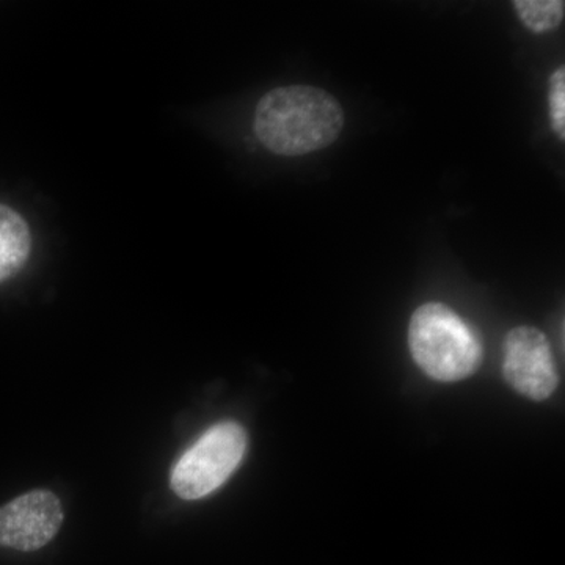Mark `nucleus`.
Returning a JSON list of instances; mask_svg holds the SVG:
<instances>
[{"instance_id": "obj_1", "label": "nucleus", "mask_w": 565, "mask_h": 565, "mask_svg": "<svg viewBox=\"0 0 565 565\" xmlns=\"http://www.w3.org/2000/svg\"><path fill=\"white\" fill-rule=\"evenodd\" d=\"M344 122L343 106L329 92L311 85H286L259 99L253 128L267 150L297 158L333 145Z\"/></svg>"}, {"instance_id": "obj_2", "label": "nucleus", "mask_w": 565, "mask_h": 565, "mask_svg": "<svg viewBox=\"0 0 565 565\" xmlns=\"http://www.w3.org/2000/svg\"><path fill=\"white\" fill-rule=\"evenodd\" d=\"M408 345L416 364L438 382L470 377L482 363V344L475 330L444 303L416 308L408 326Z\"/></svg>"}, {"instance_id": "obj_3", "label": "nucleus", "mask_w": 565, "mask_h": 565, "mask_svg": "<svg viewBox=\"0 0 565 565\" xmlns=\"http://www.w3.org/2000/svg\"><path fill=\"white\" fill-rule=\"evenodd\" d=\"M247 433L241 424H215L180 457L170 486L182 500H200L221 489L243 462Z\"/></svg>"}, {"instance_id": "obj_4", "label": "nucleus", "mask_w": 565, "mask_h": 565, "mask_svg": "<svg viewBox=\"0 0 565 565\" xmlns=\"http://www.w3.org/2000/svg\"><path fill=\"white\" fill-rule=\"evenodd\" d=\"M503 375L511 388L533 401L556 392L559 374L548 340L534 327H515L505 334Z\"/></svg>"}, {"instance_id": "obj_5", "label": "nucleus", "mask_w": 565, "mask_h": 565, "mask_svg": "<svg viewBox=\"0 0 565 565\" xmlns=\"http://www.w3.org/2000/svg\"><path fill=\"white\" fill-rule=\"evenodd\" d=\"M61 500L47 490H33L0 508V546L36 552L61 531Z\"/></svg>"}, {"instance_id": "obj_6", "label": "nucleus", "mask_w": 565, "mask_h": 565, "mask_svg": "<svg viewBox=\"0 0 565 565\" xmlns=\"http://www.w3.org/2000/svg\"><path fill=\"white\" fill-rule=\"evenodd\" d=\"M31 250L32 237L28 222L20 212L0 204V282L20 273Z\"/></svg>"}, {"instance_id": "obj_7", "label": "nucleus", "mask_w": 565, "mask_h": 565, "mask_svg": "<svg viewBox=\"0 0 565 565\" xmlns=\"http://www.w3.org/2000/svg\"><path fill=\"white\" fill-rule=\"evenodd\" d=\"M512 7L520 21L534 33L555 31L564 22V0H515Z\"/></svg>"}, {"instance_id": "obj_8", "label": "nucleus", "mask_w": 565, "mask_h": 565, "mask_svg": "<svg viewBox=\"0 0 565 565\" xmlns=\"http://www.w3.org/2000/svg\"><path fill=\"white\" fill-rule=\"evenodd\" d=\"M550 118L557 139L565 140V68L559 66L550 77Z\"/></svg>"}]
</instances>
